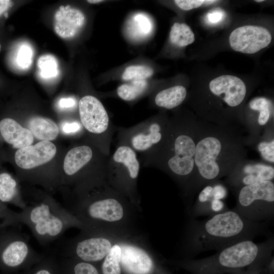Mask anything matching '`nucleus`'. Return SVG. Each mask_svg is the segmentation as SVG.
I'll use <instances>...</instances> for the list:
<instances>
[{"mask_svg": "<svg viewBox=\"0 0 274 274\" xmlns=\"http://www.w3.org/2000/svg\"><path fill=\"white\" fill-rule=\"evenodd\" d=\"M19 212L21 224L25 225L44 247L58 241L70 228H82L81 223L71 212L47 198L25 203Z\"/></svg>", "mask_w": 274, "mask_h": 274, "instance_id": "obj_4", "label": "nucleus"}, {"mask_svg": "<svg viewBox=\"0 0 274 274\" xmlns=\"http://www.w3.org/2000/svg\"><path fill=\"white\" fill-rule=\"evenodd\" d=\"M94 191L67 209L81 223V229L117 236L129 223L131 210L138 205L110 186L104 178L97 182Z\"/></svg>", "mask_w": 274, "mask_h": 274, "instance_id": "obj_2", "label": "nucleus"}, {"mask_svg": "<svg viewBox=\"0 0 274 274\" xmlns=\"http://www.w3.org/2000/svg\"><path fill=\"white\" fill-rule=\"evenodd\" d=\"M271 35L265 27L245 25L236 28L230 33L229 42L234 50L254 54L267 47L271 42Z\"/></svg>", "mask_w": 274, "mask_h": 274, "instance_id": "obj_11", "label": "nucleus"}, {"mask_svg": "<svg viewBox=\"0 0 274 274\" xmlns=\"http://www.w3.org/2000/svg\"><path fill=\"white\" fill-rule=\"evenodd\" d=\"M273 239L260 244L245 240L216 254L198 259H187L181 264L192 274H233L250 266L266 265L271 260Z\"/></svg>", "mask_w": 274, "mask_h": 274, "instance_id": "obj_3", "label": "nucleus"}, {"mask_svg": "<svg viewBox=\"0 0 274 274\" xmlns=\"http://www.w3.org/2000/svg\"><path fill=\"white\" fill-rule=\"evenodd\" d=\"M20 224L19 212L10 209L0 200V229L19 227Z\"/></svg>", "mask_w": 274, "mask_h": 274, "instance_id": "obj_28", "label": "nucleus"}, {"mask_svg": "<svg viewBox=\"0 0 274 274\" xmlns=\"http://www.w3.org/2000/svg\"><path fill=\"white\" fill-rule=\"evenodd\" d=\"M221 149L220 141L214 137L202 140L195 147L194 160L199 174L207 180L216 178L219 173V167L216 159Z\"/></svg>", "mask_w": 274, "mask_h": 274, "instance_id": "obj_14", "label": "nucleus"}, {"mask_svg": "<svg viewBox=\"0 0 274 274\" xmlns=\"http://www.w3.org/2000/svg\"><path fill=\"white\" fill-rule=\"evenodd\" d=\"M117 242L121 250V266L126 273L151 274L153 272V260L145 249L122 239Z\"/></svg>", "mask_w": 274, "mask_h": 274, "instance_id": "obj_13", "label": "nucleus"}, {"mask_svg": "<svg viewBox=\"0 0 274 274\" xmlns=\"http://www.w3.org/2000/svg\"><path fill=\"white\" fill-rule=\"evenodd\" d=\"M213 193L214 199L220 200L226 196L227 191L223 186L217 185L213 187Z\"/></svg>", "mask_w": 274, "mask_h": 274, "instance_id": "obj_38", "label": "nucleus"}, {"mask_svg": "<svg viewBox=\"0 0 274 274\" xmlns=\"http://www.w3.org/2000/svg\"><path fill=\"white\" fill-rule=\"evenodd\" d=\"M93 148L87 145L75 147L66 153L63 162V169L68 176H74L87 166L93 160Z\"/></svg>", "mask_w": 274, "mask_h": 274, "instance_id": "obj_19", "label": "nucleus"}, {"mask_svg": "<svg viewBox=\"0 0 274 274\" xmlns=\"http://www.w3.org/2000/svg\"><path fill=\"white\" fill-rule=\"evenodd\" d=\"M213 0H175V3L183 10H190L200 7L203 4L210 5L216 2Z\"/></svg>", "mask_w": 274, "mask_h": 274, "instance_id": "obj_32", "label": "nucleus"}, {"mask_svg": "<svg viewBox=\"0 0 274 274\" xmlns=\"http://www.w3.org/2000/svg\"><path fill=\"white\" fill-rule=\"evenodd\" d=\"M186 95L184 86H175L159 92L155 97L154 102L158 107L171 109L182 104Z\"/></svg>", "mask_w": 274, "mask_h": 274, "instance_id": "obj_23", "label": "nucleus"}, {"mask_svg": "<svg viewBox=\"0 0 274 274\" xmlns=\"http://www.w3.org/2000/svg\"><path fill=\"white\" fill-rule=\"evenodd\" d=\"M121 250L116 242L104 259L101 266L103 274H121Z\"/></svg>", "mask_w": 274, "mask_h": 274, "instance_id": "obj_27", "label": "nucleus"}, {"mask_svg": "<svg viewBox=\"0 0 274 274\" xmlns=\"http://www.w3.org/2000/svg\"><path fill=\"white\" fill-rule=\"evenodd\" d=\"M102 2H103V1H101V0H88L87 1V2L90 4H98Z\"/></svg>", "mask_w": 274, "mask_h": 274, "instance_id": "obj_45", "label": "nucleus"}, {"mask_svg": "<svg viewBox=\"0 0 274 274\" xmlns=\"http://www.w3.org/2000/svg\"><path fill=\"white\" fill-rule=\"evenodd\" d=\"M81 122L73 121L65 122L62 126V130L65 134H75L80 132L82 129Z\"/></svg>", "mask_w": 274, "mask_h": 274, "instance_id": "obj_36", "label": "nucleus"}, {"mask_svg": "<svg viewBox=\"0 0 274 274\" xmlns=\"http://www.w3.org/2000/svg\"><path fill=\"white\" fill-rule=\"evenodd\" d=\"M28 126L33 136L42 141L55 140L59 133L57 125L47 118L32 117L29 120Z\"/></svg>", "mask_w": 274, "mask_h": 274, "instance_id": "obj_20", "label": "nucleus"}, {"mask_svg": "<svg viewBox=\"0 0 274 274\" xmlns=\"http://www.w3.org/2000/svg\"><path fill=\"white\" fill-rule=\"evenodd\" d=\"M267 222L249 220L234 209L210 216L202 221L192 220L187 226L184 251L190 257L207 251L221 250L239 242L265 234Z\"/></svg>", "mask_w": 274, "mask_h": 274, "instance_id": "obj_1", "label": "nucleus"}, {"mask_svg": "<svg viewBox=\"0 0 274 274\" xmlns=\"http://www.w3.org/2000/svg\"><path fill=\"white\" fill-rule=\"evenodd\" d=\"M13 3L9 0H0V16L12 7Z\"/></svg>", "mask_w": 274, "mask_h": 274, "instance_id": "obj_43", "label": "nucleus"}, {"mask_svg": "<svg viewBox=\"0 0 274 274\" xmlns=\"http://www.w3.org/2000/svg\"><path fill=\"white\" fill-rule=\"evenodd\" d=\"M244 170L248 175H256L259 181H270L274 177L273 167L260 164L247 165Z\"/></svg>", "mask_w": 274, "mask_h": 274, "instance_id": "obj_31", "label": "nucleus"}, {"mask_svg": "<svg viewBox=\"0 0 274 274\" xmlns=\"http://www.w3.org/2000/svg\"><path fill=\"white\" fill-rule=\"evenodd\" d=\"M146 80H133L119 86L117 89L118 96L125 101H132L142 95L147 88Z\"/></svg>", "mask_w": 274, "mask_h": 274, "instance_id": "obj_26", "label": "nucleus"}, {"mask_svg": "<svg viewBox=\"0 0 274 274\" xmlns=\"http://www.w3.org/2000/svg\"><path fill=\"white\" fill-rule=\"evenodd\" d=\"M141 166L137 153L132 148L117 143L108 158L106 169L108 184L137 205L140 202L137 183Z\"/></svg>", "mask_w": 274, "mask_h": 274, "instance_id": "obj_5", "label": "nucleus"}, {"mask_svg": "<svg viewBox=\"0 0 274 274\" xmlns=\"http://www.w3.org/2000/svg\"><path fill=\"white\" fill-rule=\"evenodd\" d=\"M162 129V124L155 118H150L129 127H117V143L129 146L142 157L160 146L163 139Z\"/></svg>", "mask_w": 274, "mask_h": 274, "instance_id": "obj_9", "label": "nucleus"}, {"mask_svg": "<svg viewBox=\"0 0 274 274\" xmlns=\"http://www.w3.org/2000/svg\"><path fill=\"white\" fill-rule=\"evenodd\" d=\"M78 107L82 126L89 133L101 138L105 153L109 157L116 128L111 123L104 105L95 96L88 95L80 99Z\"/></svg>", "mask_w": 274, "mask_h": 274, "instance_id": "obj_8", "label": "nucleus"}, {"mask_svg": "<svg viewBox=\"0 0 274 274\" xmlns=\"http://www.w3.org/2000/svg\"><path fill=\"white\" fill-rule=\"evenodd\" d=\"M264 1L263 0H256L255 2H257V3H260V2H263Z\"/></svg>", "mask_w": 274, "mask_h": 274, "instance_id": "obj_46", "label": "nucleus"}, {"mask_svg": "<svg viewBox=\"0 0 274 274\" xmlns=\"http://www.w3.org/2000/svg\"><path fill=\"white\" fill-rule=\"evenodd\" d=\"M211 210L213 215L224 212L227 210L225 209L223 202L220 200L214 199L211 203Z\"/></svg>", "mask_w": 274, "mask_h": 274, "instance_id": "obj_39", "label": "nucleus"}, {"mask_svg": "<svg viewBox=\"0 0 274 274\" xmlns=\"http://www.w3.org/2000/svg\"><path fill=\"white\" fill-rule=\"evenodd\" d=\"M195 150V144L189 136L178 135L173 140V155L166 161L169 171L181 178L190 174L194 167Z\"/></svg>", "mask_w": 274, "mask_h": 274, "instance_id": "obj_12", "label": "nucleus"}, {"mask_svg": "<svg viewBox=\"0 0 274 274\" xmlns=\"http://www.w3.org/2000/svg\"><path fill=\"white\" fill-rule=\"evenodd\" d=\"M242 182L245 185H249L260 181L256 175L250 174L245 177L243 179Z\"/></svg>", "mask_w": 274, "mask_h": 274, "instance_id": "obj_42", "label": "nucleus"}, {"mask_svg": "<svg viewBox=\"0 0 274 274\" xmlns=\"http://www.w3.org/2000/svg\"><path fill=\"white\" fill-rule=\"evenodd\" d=\"M1 49H2V46H1V44L0 43V52H1Z\"/></svg>", "mask_w": 274, "mask_h": 274, "instance_id": "obj_47", "label": "nucleus"}, {"mask_svg": "<svg viewBox=\"0 0 274 274\" xmlns=\"http://www.w3.org/2000/svg\"><path fill=\"white\" fill-rule=\"evenodd\" d=\"M209 87L211 92L216 95L224 93L223 100L231 107L239 105L246 93L244 82L232 75H222L214 79L210 82Z\"/></svg>", "mask_w": 274, "mask_h": 274, "instance_id": "obj_17", "label": "nucleus"}, {"mask_svg": "<svg viewBox=\"0 0 274 274\" xmlns=\"http://www.w3.org/2000/svg\"><path fill=\"white\" fill-rule=\"evenodd\" d=\"M0 136L13 148L18 149L31 145L34 140V136L28 129L22 127L10 117L0 120Z\"/></svg>", "mask_w": 274, "mask_h": 274, "instance_id": "obj_18", "label": "nucleus"}, {"mask_svg": "<svg viewBox=\"0 0 274 274\" xmlns=\"http://www.w3.org/2000/svg\"><path fill=\"white\" fill-rule=\"evenodd\" d=\"M213 190V187L208 186L200 193L197 202L189 211L192 219L201 216L213 215L211 210V203L214 199Z\"/></svg>", "mask_w": 274, "mask_h": 274, "instance_id": "obj_24", "label": "nucleus"}, {"mask_svg": "<svg viewBox=\"0 0 274 274\" xmlns=\"http://www.w3.org/2000/svg\"><path fill=\"white\" fill-rule=\"evenodd\" d=\"M85 22V16L80 10L61 6L54 14V30L60 38L71 39L80 32Z\"/></svg>", "mask_w": 274, "mask_h": 274, "instance_id": "obj_16", "label": "nucleus"}, {"mask_svg": "<svg viewBox=\"0 0 274 274\" xmlns=\"http://www.w3.org/2000/svg\"><path fill=\"white\" fill-rule=\"evenodd\" d=\"M110 235H112L81 229L77 235L61 242L55 252L86 262L99 261L105 258L116 242L117 237Z\"/></svg>", "mask_w": 274, "mask_h": 274, "instance_id": "obj_7", "label": "nucleus"}, {"mask_svg": "<svg viewBox=\"0 0 274 274\" xmlns=\"http://www.w3.org/2000/svg\"><path fill=\"white\" fill-rule=\"evenodd\" d=\"M35 274H51V272L47 269L42 268L38 270Z\"/></svg>", "mask_w": 274, "mask_h": 274, "instance_id": "obj_44", "label": "nucleus"}, {"mask_svg": "<svg viewBox=\"0 0 274 274\" xmlns=\"http://www.w3.org/2000/svg\"><path fill=\"white\" fill-rule=\"evenodd\" d=\"M222 13L219 10L213 11L208 15L209 20L212 23L218 22L222 19Z\"/></svg>", "mask_w": 274, "mask_h": 274, "instance_id": "obj_41", "label": "nucleus"}, {"mask_svg": "<svg viewBox=\"0 0 274 274\" xmlns=\"http://www.w3.org/2000/svg\"><path fill=\"white\" fill-rule=\"evenodd\" d=\"M265 266L257 264L249 266L246 270L237 271L233 274H260Z\"/></svg>", "mask_w": 274, "mask_h": 274, "instance_id": "obj_37", "label": "nucleus"}, {"mask_svg": "<svg viewBox=\"0 0 274 274\" xmlns=\"http://www.w3.org/2000/svg\"><path fill=\"white\" fill-rule=\"evenodd\" d=\"M153 70L150 67L144 65H134L128 66L124 70L122 78L125 81L133 80H145L151 77Z\"/></svg>", "mask_w": 274, "mask_h": 274, "instance_id": "obj_29", "label": "nucleus"}, {"mask_svg": "<svg viewBox=\"0 0 274 274\" xmlns=\"http://www.w3.org/2000/svg\"><path fill=\"white\" fill-rule=\"evenodd\" d=\"M76 104L77 101L74 98H63L59 100L58 106L61 108L67 109L73 108Z\"/></svg>", "mask_w": 274, "mask_h": 274, "instance_id": "obj_40", "label": "nucleus"}, {"mask_svg": "<svg viewBox=\"0 0 274 274\" xmlns=\"http://www.w3.org/2000/svg\"><path fill=\"white\" fill-rule=\"evenodd\" d=\"M258 149L262 157L266 160L274 162V141L270 143L261 142L258 146Z\"/></svg>", "mask_w": 274, "mask_h": 274, "instance_id": "obj_34", "label": "nucleus"}, {"mask_svg": "<svg viewBox=\"0 0 274 274\" xmlns=\"http://www.w3.org/2000/svg\"><path fill=\"white\" fill-rule=\"evenodd\" d=\"M41 257L18 227L0 229V262L6 267H19L28 260Z\"/></svg>", "mask_w": 274, "mask_h": 274, "instance_id": "obj_10", "label": "nucleus"}, {"mask_svg": "<svg viewBox=\"0 0 274 274\" xmlns=\"http://www.w3.org/2000/svg\"><path fill=\"white\" fill-rule=\"evenodd\" d=\"M40 61L42 76L45 77L54 76L55 74V66L53 60L49 58H43Z\"/></svg>", "mask_w": 274, "mask_h": 274, "instance_id": "obj_35", "label": "nucleus"}, {"mask_svg": "<svg viewBox=\"0 0 274 274\" xmlns=\"http://www.w3.org/2000/svg\"><path fill=\"white\" fill-rule=\"evenodd\" d=\"M274 185L270 181L246 185L240 190L234 210L246 219L267 222L274 217Z\"/></svg>", "mask_w": 274, "mask_h": 274, "instance_id": "obj_6", "label": "nucleus"}, {"mask_svg": "<svg viewBox=\"0 0 274 274\" xmlns=\"http://www.w3.org/2000/svg\"><path fill=\"white\" fill-rule=\"evenodd\" d=\"M169 39L173 44L182 47L192 44L195 40V37L188 25L176 22L171 28Z\"/></svg>", "mask_w": 274, "mask_h": 274, "instance_id": "obj_25", "label": "nucleus"}, {"mask_svg": "<svg viewBox=\"0 0 274 274\" xmlns=\"http://www.w3.org/2000/svg\"><path fill=\"white\" fill-rule=\"evenodd\" d=\"M153 28V22L146 14L138 13L128 21L126 32L132 40H141L149 36Z\"/></svg>", "mask_w": 274, "mask_h": 274, "instance_id": "obj_21", "label": "nucleus"}, {"mask_svg": "<svg viewBox=\"0 0 274 274\" xmlns=\"http://www.w3.org/2000/svg\"><path fill=\"white\" fill-rule=\"evenodd\" d=\"M270 101L264 97L256 98L250 102L249 106L252 109L260 111L258 118L260 125H264L267 122L270 115Z\"/></svg>", "mask_w": 274, "mask_h": 274, "instance_id": "obj_30", "label": "nucleus"}, {"mask_svg": "<svg viewBox=\"0 0 274 274\" xmlns=\"http://www.w3.org/2000/svg\"><path fill=\"white\" fill-rule=\"evenodd\" d=\"M56 152L55 145L48 141H41L35 145L18 149L14 154V160L20 168L29 169L51 160Z\"/></svg>", "mask_w": 274, "mask_h": 274, "instance_id": "obj_15", "label": "nucleus"}, {"mask_svg": "<svg viewBox=\"0 0 274 274\" xmlns=\"http://www.w3.org/2000/svg\"><path fill=\"white\" fill-rule=\"evenodd\" d=\"M73 271L74 274H99L94 265L82 261L75 264Z\"/></svg>", "mask_w": 274, "mask_h": 274, "instance_id": "obj_33", "label": "nucleus"}, {"mask_svg": "<svg viewBox=\"0 0 274 274\" xmlns=\"http://www.w3.org/2000/svg\"><path fill=\"white\" fill-rule=\"evenodd\" d=\"M0 200L14 204L21 210L25 207V202L19 198L16 181L7 172H0Z\"/></svg>", "mask_w": 274, "mask_h": 274, "instance_id": "obj_22", "label": "nucleus"}]
</instances>
